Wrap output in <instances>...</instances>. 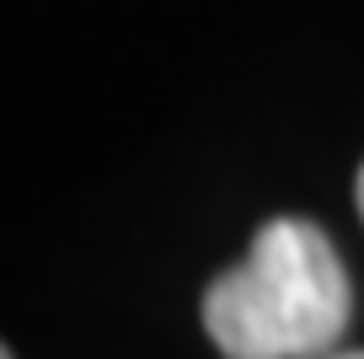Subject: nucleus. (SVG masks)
<instances>
[{
  "instance_id": "f257e3e1",
  "label": "nucleus",
  "mask_w": 364,
  "mask_h": 359,
  "mask_svg": "<svg viewBox=\"0 0 364 359\" xmlns=\"http://www.w3.org/2000/svg\"><path fill=\"white\" fill-rule=\"evenodd\" d=\"M353 316V284L311 220L279 214L204 295V327L225 359H321Z\"/></svg>"
},
{
  "instance_id": "f03ea898",
  "label": "nucleus",
  "mask_w": 364,
  "mask_h": 359,
  "mask_svg": "<svg viewBox=\"0 0 364 359\" xmlns=\"http://www.w3.org/2000/svg\"><path fill=\"white\" fill-rule=\"evenodd\" d=\"M353 193H359V214H364V167H359V182H353Z\"/></svg>"
},
{
  "instance_id": "7ed1b4c3",
  "label": "nucleus",
  "mask_w": 364,
  "mask_h": 359,
  "mask_svg": "<svg viewBox=\"0 0 364 359\" xmlns=\"http://www.w3.org/2000/svg\"><path fill=\"white\" fill-rule=\"evenodd\" d=\"M321 359H364V348H353V354H321Z\"/></svg>"
},
{
  "instance_id": "20e7f679",
  "label": "nucleus",
  "mask_w": 364,
  "mask_h": 359,
  "mask_svg": "<svg viewBox=\"0 0 364 359\" xmlns=\"http://www.w3.org/2000/svg\"><path fill=\"white\" fill-rule=\"evenodd\" d=\"M6 359H11V354H6Z\"/></svg>"
}]
</instances>
